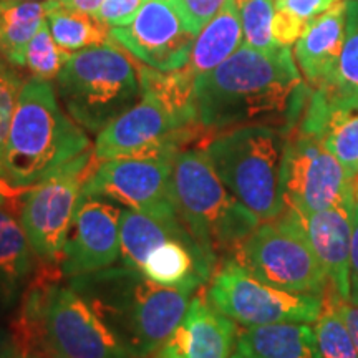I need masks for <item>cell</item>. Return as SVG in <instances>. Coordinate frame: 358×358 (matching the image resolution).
<instances>
[{"label": "cell", "mask_w": 358, "mask_h": 358, "mask_svg": "<svg viewBox=\"0 0 358 358\" xmlns=\"http://www.w3.org/2000/svg\"><path fill=\"white\" fill-rule=\"evenodd\" d=\"M297 127L319 138L352 176L358 174V100L332 87L315 88Z\"/></svg>", "instance_id": "e0dca14e"}, {"label": "cell", "mask_w": 358, "mask_h": 358, "mask_svg": "<svg viewBox=\"0 0 358 358\" xmlns=\"http://www.w3.org/2000/svg\"><path fill=\"white\" fill-rule=\"evenodd\" d=\"M307 25V22L297 19L292 13L275 8L274 22H272V37L280 47H290L302 37Z\"/></svg>", "instance_id": "d6a6232c"}, {"label": "cell", "mask_w": 358, "mask_h": 358, "mask_svg": "<svg viewBox=\"0 0 358 358\" xmlns=\"http://www.w3.org/2000/svg\"><path fill=\"white\" fill-rule=\"evenodd\" d=\"M103 2L105 0H60V6L65 8H71V10H80L85 13H92V15H98Z\"/></svg>", "instance_id": "74e56055"}, {"label": "cell", "mask_w": 358, "mask_h": 358, "mask_svg": "<svg viewBox=\"0 0 358 358\" xmlns=\"http://www.w3.org/2000/svg\"><path fill=\"white\" fill-rule=\"evenodd\" d=\"M178 153L164 151L101 161L85 181L82 196L115 201L169 226L182 224L173 194V166Z\"/></svg>", "instance_id": "30bf717a"}, {"label": "cell", "mask_w": 358, "mask_h": 358, "mask_svg": "<svg viewBox=\"0 0 358 358\" xmlns=\"http://www.w3.org/2000/svg\"><path fill=\"white\" fill-rule=\"evenodd\" d=\"M237 335L234 320L196 295L179 325L150 358H229Z\"/></svg>", "instance_id": "2e32d148"}, {"label": "cell", "mask_w": 358, "mask_h": 358, "mask_svg": "<svg viewBox=\"0 0 358 358\" xmlns=\"http://www.w3.org/2000/svg\"><path fill=\"white\" fill-rule=\"evenodd\" d=\"M229 358H244V357L241 355V352H236V353H232V355H231Z\"/></svg>", "instance_id": "7bdbcfd3"}, {"label": "cell", "mask_w": 358, "mask_h": 358, "mask_svg": "<svg viewBox=\"0 0 358 358\" xmlns=\"http://www.w3.org/2000/svg\"><path fill=\"white\" fill-rule=\"evenodd\" d=\"M47 22L58 47L70 53L110 42V29L92 13L60 6L48 15Z\"/></svg>", "instance_id": "d4e9b609"}, {"label": "cell", "mask_w": 358, "mask_h": 358, "mask_svg": "<svg viewBox=\"0 0 358 358\" xmlns=\"http://www.w3.org/2000/svg\"><path fill=\"white\" fill-rule=\"evenodd\" d=\"M173 194L186 229L216 264L224 254L232 256L261 224L219 179L204 150H181L176 155Z\"/></svg>", "instance_id": "5b68a950"}, {"label": "cell", "mask_w": 358, "mask_h": 358, "mask_svg": "<svg viewBox=\"0 0 358 358\" xmlns=\"http://www.w3.org/2000/svg\"><path fill=\"white\" fill-rule=\"evenodd\" d=\"M0 2H45V0H0Z\"/></svg>", "instance_id": "60d3db41"}, {"label": "cell", "mask_w": 358, "mask_h": 358, "mask_svg": "<svg viewBox=\"0 0 358 358\" xmlns=\"http://www.w3.org/2000/svg\"><path fill=\"white\" fill-rule=\"evenodd\" d=\"M169 239H178L181 243L192 245V248L201 249V245L196 243V239L186 229L185 224L169 226V224L159 222L158 219L148 216L145 213L122 209V216H120V249H122V254H120V259H122L123 266L141 271L143 262L150 256L151 250Z\"/></svg>", "instance_id": "44dd1931"}, {"label": "cell", "mask_w": 358, "mask_h": 358, "mask_svg": "<svg viewBox=\"0 0 358 358\" xmlns=\"http://www.w3.org/2000/svg\"><path fill=\"white\" fill-rule=\"evenodd\" d=\"M12 340V335H10V330H3L0 329V352L3 350V348L7 347V343Z\"/></svg>", "instance_id": "ab89813d"}, {"label": "cell", "mask_w": 358, "mask_h": 358, "mask_svg": "<svg viewBox=\"0 0 358 358\" xmlns=\"http://www.w3.org/2000/svg\"><path fill=\"white\" fill-rule=\"evenodd\" d=\"M353 232H352V250H350V302L358 306V174L353 182Z\"/></svg>", "instance_id": "e575fe53"}, {"label": "cell", "mask_w": 358, "mask_h": 358, "mask_svg": "<svg viewBox=\"0 0 358 358\" xmlns=\"http://www.w3.org/2000/svg\"><path fill=\"white\" fill-rule=\"evenodd\" d=\"M24 83L17 66L10 65L6 58L0 57V166H2L3 150H6L12 118Z\"/></svg>", "instance_id": "f546056e"}, {"label": "cell", "mask_w": 358, "mask_h": 358, "mask_svg": "<svg viewBox=\"0 0 358 358\" xmlns=\"http://www.w3.org/2000/svg\"><path fill=\"white\" fill-rule=\"evenodd\" d=\"M27 189L12 186L10 182L6 181L0 176V209H7L10 213H20L22 201H24Z\"/></svg>", "instance_id": "8d00e7d4"}, {"label": "cell", "mask_w": 358, "mask_h": 358, "mask_svg": "<svg viewBox=\"0 0 358 358\" xmlns=\"http://www.w3.org/2000/svg\"><path fill=\"white\" fill-rule=\"evenodd\" d=\"M237 352L244 358H322L310 324L245 327L237 335Z\"/></svg>", "instance_id": "ffe728a7"}, {"label": "cell", "mask_w": 358, "mask_h": 358, "mask_svg": "<svg viewBox=\"0 0 358 358\" xmlns=\"http://www.w3.org/2000/svg\"><path fill=\"white\" fill-rule=\"evenodd\" d=\"M345 40V0L307 25L295 43V60L313 88L334 83Z\"/></svg>", "instance_id": "d6986e66"}, {"label": "cell", "mask_w": 358, "mask_h": 358, "mask_svg": "<svg viewBox=\"0 0 358 358\" xmlns=\"http://www.w3.org/2000/svg\"><path fill=\"white\" fill-rule=\"evenodd\" d=\"M122 209L110 201L80 196L58 267L62 275L77 277L111 267L120 259Z\"/></svg>", "instance_id": "9a60e30c"}, {"label": "cell", "mask_w": 358, "mask_h": 358, "mask_svg": "<svg viewBox=\"0 0 358 358\" xmlns=\"http://www.w3.org/2000/svg\"><path fill=\"white\" fill-rule=\"evenodd\" d=\"M34 256L20 219L0 209V299L3 302H12L24 289L34 271Z\"/></svg>", "instance_id": "cb8c5ba5"}, {"label": "cell", "mask_w": 358, "mask_h": 358, "mask_svg": "<svg viewBox=\"0 0 358 358\" xmlns=\"http://www.w3.org/2000/svg\"><path fill=\"white\" fill-rule=\"evenodd\" d=\"M243 24L234 0H229L196 37L189 64L186 66L196 77H199L226 62L232 53L243 47Z\"/></svg>", "instance_id": "603a6c76"}, {"label": "cell", "mask_w": 358, "mask_h": 358, "mask_svg": "<svg viewBox=\"0 0 358 358\" xmlns=\"http://www.w3.org/2000/svg\"><path fill=\"white\" fill-rule=\"evenodd\" d=\"M145 2L146 0H105L96 17L108 29L129 25Z\"/></svg>", "instance_id": "1f68e13d"}, {"label": "cell", "mask_w": 358, "mask_h": 358, "mask_svg": "<svg viewBox=\"0 0 358 358\" xmlns=\"http://www.w3.org/2000/svg\"><path fill=\"white\" fill-rule=\"evenodd\" d=\"M241 24H243L244 43L256 50H272L279 47L272 37L274 22V0H234Z\"/></svg>", "instance_id": "83f0119b"}, {"label": "cell", "mask_w": 358, "mask_h": 358, "mask_svg": "<svg viewBox=\"0 0 358 358\" xmlns=\"http://www.w3.org/2000/svg\"><path fill=\"white\" fill-rule=\"evenodd\" d=\"M342 0H274V6L279 10H285L307 24L329 12Z\"/></svg>", "instance_id": "836d02e7"}, {"label": "cell", "mask_w": 358, "mask_h": 358, "mask_svg": "<svg viewBox=\"0 0 358 358\" xmlns=\"http://www.w3.org/2000/svg\"><path fill=\"white\" fill-rule=\"evenodd\" d=\"M58 101L52 82L30 77L24 83L0 166L12 186L29 189L92 150L87 131Z\"/></svg>", "instance_id": "3957f363"}, {"label": "cell", "mask_w": 358, "mask_h": 358, "mask_svg": "<svg viewBox=\"0 0 358 358\" xmlns=\"http://www.w3.org/2000/svg\"><path fill=\"white\" fill-rule=\"evenodd\" d=\"M231 259L264 284L285 292L325 295L330 289L325 268L292 209L259 224Z\"/></svg>", "instance_id": "ba28073f"}, {"label": "cell", "mask_w": 358, "mask_h": 358, "mask_svg": "<svg viewBox=\"0 0 358 358\" xmlns=\"http://www.w3.org/2000/svg\"><path fill=\"white\" fill-rule=\"evenodd\" d=\"M306 85L290 47L239 50L194 83V105L204 133L267 124L290 133L307 106Z\"/></svg>", "instance_id": "6da1fadb"}, {"label": "cell", "mask_w": 358, "mask_h": 358, "mask_svg": "<svg viewBox=\"0 0 358 358\" xmlns=\"http://www.w3.org/2000/svg\"><path fill=\"white\" fill-rule=\"evenodd\" d=\"M133 358H150L185 317L191 292L155 284L136 268L106 267L70 277Z\"/></svg>", "instance_id": "7a4b0ae2"}, {"label": "cell", "mask_w": 358, "mask_h": 358, "mask_svg": "<svg viewBox=\"0 0 358 358\" xmlns=\"http://www.w3.org/2000/svg\"><path fill=\"white\" fill-rule=\"evenodd\" d=\"M329 87L358 100V0H345V40L334 83Z\"/></svg>", "instance_id": "4316f807"}, {"label": "cell", "mask_w": 358, "mask_h": 358, "mask_svg": "<svg viewBox=\"0 0 358 358\" xmlns=\"http://www.w3.org/2000/svg\"><path fill=\"white\" fill-rule=\"evenodd\" d=\"M69 55L70 52L58 47L55 40H53L50 27H48V22L45 20L37 35L30 40L29 47H27L24 69L29 70L32 78L52 82L58 77Z\"/></svg>", "instance_id": "f1b7e54d"}, {"label": "cell", "mask_w": 358, "mask_h": 358, "mask_svg": "<svg viewBox=\"0 0 358 358\" xmlns=\"http://www.w3.org/2000/svg\"><path fill=\"white\" fill-rule=\"evenodd\" d=\"M42 357L43 358H64V357H58V355H55V353H50V352L42 353Z\"/></svg>", "instance_id": "b9f144b4"}, {"label": "cell", "mask_w": 358, "mask_h": 358, "mask_svg": "<svg viewBox=\"0 0 358 358\" xmlns=\"http://www.w3.org/2000/svg\"><path fill=\"white\" fill-rule=\"evenodd\" d=\"M355 176L347 171L319 138L295 124L285 141L280 192L285 209L312 214L352 204Z\"/></svg>", "instance_id": "8fae6325"}, {"label": "cell", "mask_w": 358, "mask_h": 358, "mask_svg": "<svg viewBox=\"0 0 358 358\" xmlns=\"http://www.w3.org/2000/svg\"><path fill=\"white\" fill-rule=\"evenodd\" d=\"M353 208L348 206L324 209L312 214H299L301 224L317 254L330 287L338 297L350 301V250L353 232ZM294 211V209H292Z\"/></svg>", "instance_id": "ac0fdd59"}, {"label": "cell", "mask_w": 358, "mask_h": 358, "mask_svg": "<svg viewBox=\"0 0 358 358\" xmlns=\"http://www.w3.org/2000/svg\"><path fill=\"white\" fill-rule=\"evenodd\" d=\"M96 163L90 150L64 171L27 189L19 219L38 261L58 264L85 181Z\"/></svg>", "instance_id": "7c38bea8"}, {"label": "cell", "mask_w": 358, "mask_h": 358, "mask_svg": "<svg viewBox=\"0 0 358 358\" xmlns=\"http://www.w3.org/2000/svg\"><path fill=\"white\" fill-rule=\"evenodd\" d=\"M55 92L66 115L98 134L141 100V66L110 40L70 53L55 78Z\"/></svg>", "instance_id": "8992f818"}, {"label": "cell", "mask_w": 358, "mask_h": 358, "mask_svg": "<svg viewBox=\"0 0 358 358\" xmlns=\"http://www.w3.org/2000/svg\"><path fill=\"white\" fill-rule=\"evenodd\" d=\"M0 358H43L38 352L30 350L19 345L17 342H13V338L7 343V347L0 352Z\"/></svg>", "instance_id": "f35d334b"}, {"label": "cell", "mask_w": 358, "mask_h": 358, "mask_svg": "<svg viewBox=\"0 0 358 358\" xmlns=\"http://www.w3.org/2000/svg\"><path fill=\"white\" fill-rule=\"evenodd\" d=\"M315 337L322 358H358L355 343L329 294L324 295V307L315 320Z\"/></svg>", "instance_id": "484cf974"}, {"label": "cell", "mask_w": 358, "mask_h": 358, "mask_svg": "<svg viewBox=\"0 0 358 358\" xmlns=\"http://www.w3.org/2000/svg\"><path fill=\"white\" fill-rule=\"evenodd\" d=\"M110 40L150 69L174 71L189 64L196 35L174 0H146L131 24L110 29Z\"/></svg>", "instance_id": "5bb4252c"}, {"label": "cell", "mask_w": 358, "mask_h": 358, "mask_svg": "<svg viewBox=\"0 0 358 358\" xmlns=\"http://www.w3.org/2000/svg\"><path fill=\"white\" fill-rule=\"evenodd\" d=\"M327 294H329L330 299H332L334 306L340 313V317H342L343 324H345L348 334H350V337L353 340V343H355V348L358 352V306L350 301H345V299L338 297L334 290L330 292V289L327 290Z\"/></svg>", "instance_id": "d590c367"}, {"label": "cell", "mask_w": 358, "mask_h": 358, "mask_svg": "<svg viewBox=\"0 0 358 358\" xmlns=\"http://www.w3.org/2000/svg\"><path fill=\"white\" fill-rule=\"evenodd\" d=\"M203 133V128L186 124L155 95L143 92L136 105L96 134L93 155L101 163L164 151L178 153Z\"/></svg>", "instance_id": "4fadbf2b"}, {"label": "cell", "mask_w": 358, "mask_h": 358, "mask_svg": "<svg viewBox=\"0 0 358 358\" xmlns=\"http://www.w3.org/2000/svg\"><path fill=\"white\" fill-rule=\"evenodd\" d=\"M227 2L229 0H174L187 30L196 37L222 10Z\"/></svg>", "instance_id": "4dcf8cb0"}, {"label": "cell", "mask_w": 358, "mask_h": 358, "mask_svg": "<svg viewBox=\"0 0 358 358\" xmlns=\"http://www.w3.org/2000/svg\"><path fill=\"white\" fill-rule=\"evenodd\" d=\"M287 136L280 128L252 124L213 134L203 148L219 179L261 222L285 211L280 166Z\"/></svg>", "instance_id": "52a82bcc"}, {"label": "cell", "mask_w": 358, "mask_h": 358, "mask_svg": "<svg viewBox=\"0 0 358 358\" xmlns=\"http://www.w3.org/2000/svg\"><path fill=\"white\" fill-rule=\"evenodd\" d=\"M58 7L60 0L0 2V57L17 69H24L30 40Z\"/></svg>", "instance_id": "7402d4cb"}, {"label": "cell", "mask_w": 358, "mask_h": 358, "mask_svg": "<svg viewBox=\"0 0 358 358\" xmlns=\"http://www.w3.org/2000/svg\"><path fill=\"white\" fill-rule=\"evenodd\" d=\"M19 345L64 358H133L113 330L77 290L65 285L32 284L13 322Z\"/></svg>", "instance_id": "277c9868"}, {"label": "cell", "mask_w": 358, "mask_h": 358, "mask_svg": "<svg viewBox=\"0 0 358 358\" xmlns=\"http://www.w3.org/2000/svg\"><path fill=\"white\" fill-rule=\"evenodd\" d=\"M206 299L219 312L243 327L312 324L319 319L324 295L294 294L250 275L234 259H224L209 279Z\"/></svg>", "instance_id": "9c48e42d"}]
</instances>
